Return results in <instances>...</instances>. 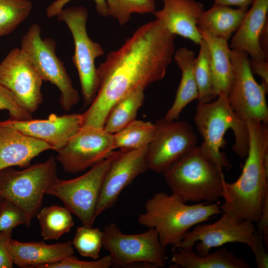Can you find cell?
<instances>
[{
  "label": "cell",
  "mask_w": 268,
  "mask_h": 268,
  "mask_svg": "<svg viewBox=\"0 0 268 268\" xmlns=\"http://www.w3.org/2000/svg\"><path fill=\"white\" fill-rule=\"evenodd\" d=\"M176 35L157 19L139 27L97 68L99 88L82 114V127L103 129L113 106L138 88L162 79L175 52Z\"/></svg>",
  "instance_id": "1"
},
{
  "label": "cell",
  "mask_w": 268,
  "mask_h": 268,
  "mask_svg": "<svg viewBox=\"0 0 268 268\" xmlns=\"http://www.w3.org/2000/svg\"><path fill=\"white\" fill-rule=\"evenodd\" d=\"M246 122L249 135L247 159L238 179L224 182V202L220 207L222 213L237 220L254 223L258 220L268 198V172L264 165V157L268 151V129L258 120Z\"/></svg>",
  "instance_id": "2"
},
{
  "label": "cell",
  "mask_w": 268,
  "mask_h": 268,
  "mask_svg": "<svg viewBox=\"0 0 268 268\" xmlns=\"http://www.w3.org/2000/svg\"><path fill=\"white\" fill-rule=\"evenodd\" d=\"M194 121L202 138L201 152L207 160L222 169L229 166L225 154L220 150L226 142L224 135L230 129L235 136L233 151L241 158L247 156L249 135L246 122L234 112L226 94H219L214 101L199 103Z\"/></svg>",
  "instance_id": "3"
},
{
  "label": "cell",
  "mask_w": 268,
  "mask_h": 268,
  "mask_svg": "<svg viewBox=\"0 0 268 268\" xmlns=\"http://www.w3.org/2000/svg\"><path fill=\"white\" fill-rule=\"evenodd\" d=\"M144 208L138 217V223L155 229L164 248H176L192 227L222 213L218 203L187 204L176 195L164 192L154 194L145 202Z\"/></svg>",
  "instance_id": "4"
},
{
  "label": "cell",
  "mask_w": 268,
  "mask_h": 268,
  "mask_svg": "<svg viewBox=\"0 0 268 268\" xmlns=\"http://www.w3.org/2000/svg\"><path fill=\"white\" fill-rule=\"evenodd\" d=\"M221 168L211 163L196 146L163 172L172 193L185 202H216L225 181Z\"/></svg>",
  "instance_id": "5"
},
{
  "label": "cell",
  "mask_w": 268,
  "mask_h": 268,
  "mask_svg": "<svg viewBox=\"0 0 268 268\" xmlns=\"http://www.w3.org/2000/svg\"><path fill=\"white\" fill-rule=\"evenodd\" d=\"M58 178L54 156L17 170L8 167L0 170V200L15 204L25 213L29 225L41 208L44 196Z\"/></svg>",
  "instance_id": "6"
},
{
  "label": "cell",
  "mask_w": 268,
  "mask_h": 268,
  "mask_svg": "<svg viewBox=\"0 0 268 268\" xmlns=\"http://www.w3.org/2000/svg\"><path fill=\"white\" fill-rule=\"evenodd\" d=\"M102 231L103 248L109 253L112 267L138 265L157 268L165 265L166 251L155 229L149 228L139 234H125L115 223L111 222L105 225Z\"/></svg>",
  "instance_id": "7"
},
{
  "label": "cell",
  "mask_w": 268,
  "mask_h": 268,
  "mask_svg": "<svg viewBox=\"0 0 268 268\" xmlns=\"http://www.w3.org/2000/svg\"><path fill=\"white\" fill-rule=\"evenodd\" d=\"M41 28L32 24L21 41V49L36 70L43 81H49L60 91V104L69 111L79 100L77 90L74 88L64 64L56 54V43L52 38H42Z\"/></svg>",
  "instance_id": "8"
},
{
  "label": "cell",
  "mask_w": 268,
  "mask_h": 268,
  "mask_svg": "<svg viewBox=\"0 0 268 268\" xmlns=\"http://www.w3.org/2000/svg\"><path fill=\"white\" fill-rule=\"evenodd\" d=\"M64 22L73 37L74 52L73 64L78 72L84 105H90L99 88V80L95 60L104 53L101 45L92 41L88 35L86 22L88 12L83 6L63 9L57 15Z\"/></svg>",
  "instance_id": "9"
},
{
  "label": "cell",
  "mask_w": 268,
  "mask_h": 268,
  "mask_svg": "<svg viewBox=\"0 0 268 268\" xmlns=\"http://www.w3.org/2000/svg\"><path fill=\"white\" fill-rule=\"evenodd\" d=\"M109 163V159L107 157L76 178L69 180L58 178L48 189L46 194L62 201L83 225L92 227L96 219V209Z\"/></svg>",
  "instance_id": "10"
},
{
  "label": "cell",
  "mask_w": 268,
  "mask_h": 268,
  "mask_svg": "<svg viewBox=\"0 0 268 268\" xmlns=\"http://www.w3.org/2000/svg\"><path fill=\"white\" fill-rule=\"evenodd\" d=\"M231 50L233 79L227 95L228 102L241 119L258 120L267 125L268 107L266 95L268 89L255 80L248 54Z\"/></svg>",
  "instance_id": "11"
},
{
  "label": "cell",
  "mask_w": 268,
  "mask_h": 268,
  "mask_svg": "<svg viewBox=\"0 0 268 268\" xmlns=\"http://www.w3.org/2000/svg\"><path fill=\"white\" fill-rule=\"evenodd\" d=\"M154 124L146 158L148 169L160 173L197 146L198 137L186 121H168L163 118Z\"/></svg>",
  "instance_id": "12"
},
{
  "label": "cell",
  "mask_w": 268,
  "mask_h": 268,
  "mask_svg": "<svg viewBox=\"0 0 268 268\" xmlns=\"http://www.w3.org/2000/svg\"><path fill=\"white\" fill-rule=\"evenodd\" d=\"M114 150L113 134L104 129L83 127L56 151V159L65 172L76 174L106 158Z\"/></svg>",
  "instance_id": "13"
},
{
  "label": "cell",
  "mask_w": 268,
  "mask_h": 268,
  "mask_svg": "<svg viewBox=\"0 0 268 268\" xmlns=\"http://www.w3.org/2000/svg\"><path fill=\"white\" fill-rule=\"evenodd\" d=\"M148 146L137 149L113 151L107 157L109 163L101 186L96 218L114 206L123 190L148 169Z\"/></svg>",
  "instance_id": "14"
},
{
  "label": "cell",
  "mask_w": 268,
  "mask_h": 268,
  "mask_svg": "<svg viewBox=\"0 0 268 268\" xmlns=\"http://www.w3.org/2000/svg\"><path fill=\"white\" fill-rule=\"evenodd\" d=\"M43 80L21 48L12 49L0 64V84L31 114L42 103Z\"/></svg>",
  "instance_id": "15"
},
{
  "label": "cell",
  "mask_w": 268,
  "mask_h": 268,
  "mask_svg": "<svg viewBox=\"0 0 268 268\" xmlns=\"http://www.w3.org/2000/svg\"><path fill=\"white\" fill-rule=\"evenodd\" d=\"M256 229L253 222L237 220L222 213L216 222L211 224H198L187 231L176 248L193 250L196 243L197 253L204 256L210 249L225 244L240 243L248 245Z\"/></svg>",
  "instance_id": "16"
},
{
  "label": "cell",
  "mask_w": 268,
  "mask_h": 268,
  "mask_svg": "<svg viewBox=\"0 0 268 268\" xmlns=\"http://www.w3.org/2000/svg\"><path fill=\"white\" fill-rule=\"evenodd\" d=\"M83 123L82 114H52L46 119L18 120L9 118L0 122V126L14 129L41 140L57 151L81 129Z\"/></svg>",
  "instance_id": "17"
},
{
  "label": "cell",
  "mask_w": 268,
  "mask_h": 268,
  "mask_svg": "<svg viewBox=\"0 0 268 268\" xmlns=\"http://www.w3.org/2000/svg\"><path fill=\"white\" fill-rule=\"evenodd\" d=\"M163 7L153 13L172 34L199 45L202 40L198 28L204 11L203 4L195 0H162Z\"/></svg>",
  "instance_id": "18"
},
{
  "label": "cell",
  "mask_w": 268,
  "mask_h": 268,
  "mask_svg": "<svg viewBox=\"0 0 268 268\" xmlns=\"http://www.w3.org/2000/svg\"><path fill=\"white\" fill-rule=\"evenodd\" d=\"M8 248L13 264L25 268H41L44 265L59 262L74 254L71 241L47 244L43 241L23 242L11 238Z\"/></svg>",
  "instance_id": "19"
},
{
  "label": "cell",
  "mask_w": 268,
  "mask_h": 268,
  "mask_svg": "<svg viewBox=\"0 0 268 268\" xmlns=\"http://www.w3.org/2000/svg\"><path fill=\"white\" fill-rule=\"evenodd\" d=\"M49 150L52 148L47 143L0 126V170L14 166L26 168L33 158Z\"/></svg>",
  "instance_id": "20"
},
{
  "label": "cell",
  "mask_w": 268,
  "mask_h": 268,
  "mask_svg": "<svg viewBox=\"0 0 268 268\" xmlns=\"http://www.w3.org/2000/svg\"><path fill=\"white\" fill-rule=\"evenodd\" d=\"M268 0H255L248 10L230 44L232 50L246 52L252 60L267 59L260 38L268 22Z\"/></svg>",
  "instance_id": "21"
},
{
  "label": "cell",
  "mask_w": 268,
  "mask_h": 268,
  "mask_svg": "<svg viewBox=\"0 0 268 268\" xmlns=\"http://www.w3.org/2000/svg\"><path fill=\"white\" fill-rule=\"evenodd\" d=\"M173 58L181 71V79L174 102L164 118L168 121L177 120L183 109L199 97L194 72L196 58L194 52L181 47L175 51Z\"/></svg>",
  "instance_id": "22"
},
{
  "label": "cell",
  "mask_w": 268,
  "mask_h": 268,
  "mask_svg": "<svg viewBox=\"0 0 268 268\" xmlns=\"http://www.w3.org/2000/svg\"><path fill=\"white\" fill-rule=\"evenodd\" d=\"M209 52L212 87L215 95H227L233 79L231 49L228 40L216 37L199 29Z\"/></svg>",
  "instance_id": "23"
},
{
  "label": "cell",
  "mask_w": 268,
  "mask_h": 268,
  "mask_svg": "<svg viewBox=\"0 0 268 268\" xmlns=\"http://www.w3.org/2000/svg\"><path fill=\"white\" fill-rule=\"evenodd\" d=\"M172 268H250L242 258L237 257L226 247L201 256L193 250L173 248Z\"/></svg>",
  "instance_id": "24"
},
{
  "label": "cell",
  "mask_w": 268,
  "mask_h": 268,
  "mask_svg": "<svg viewBox=\"0 0 268 268\" xmlns=\"http://www.w3.org/2000/svg\"><path fill=\"white\" fill-rule=\"evenodd\" d=\"M247 10L214 4L202 12L198 21V28L214 36L228 40L239 27Z\"/></svg>",
  "instance_id": "25"
},
{
  "label": "cell",
  "mask_w": 268,
  "mask_h": 268,
  "mask_svg": "<svg viewBox=\"0 0 268 268\" xmlns=\"http://www.w3.org/2000/svg\"><path fill=\"white\" fill-rule=\"evenodd\" d=\"M143 88H138L118 101L107 117L104 130L113 134L135 120L144 99Z\"/></svg>",
  "instance_id": "26"
},
{
  "label": "cell",
  "mask_w": 268,
  "mask_h": 268,
  "mask_svg": "<svg viewBox=\"0 0 268 268\" xmlns=\"http://www.w3.org/2000/svg\"><path fill=\"white\" fill-rule=\"evenodd\" d=\"M71 214L65 206L53 205L41 208L36 217L43 239L57 240L69 232L74 225Z\"/></svg>",
  "instance_id": "27"
},
{
  "label": "cell",
  "mask_w": 268,
  "mask_h": 268,
  "mask_svg": "<svg viewBox=\"0 0 268 268\" xmlns=\"http://www.w3.org/2000/svg\"><path fill=\"white\" fill-rule=\"evenodd\" d=\"M155 130L154 124L134 120L113 134L114 149L128 150L146 147L151 142Z\"/></svg>",
  "instance_id": "28"
},
{
  "label": "cell",
  "mask_w": 268,
  "mask_h": 268,
  "mask_svg": "<svg viewBox=\"0 0 268 268\" xmlns=\"http://www.w3.org/2000/svg\"><path fill=\"white\" fill-rule=\"evenodd\" d=\"M200 51L196 58L194 72L199 92V103H207L217 97L212 87V72L209 52L205 42L202 39L199 44Z\"/></svg>",
  "instance_id": "29"
},
{
  "label": "cell",
  "mask_w": 268,
  "mask_h": 268,
  "mask_svg": "<svg viewBox=\"0 0 268 268\" xmlns=\"http://www.w3.org/2000/svg\"><path fill=\"white\" fill-rule=\"evenodd\" d=\"M28 0H0V37L10 34L29 15Z\"/></svg>",
  "instance_id": "30"
},
{
  "label": "cell",
  "mask_w": 268,
  "mask_h": 268,
  "mask_svg": "<svg viewBox=\"0 0 268 268\" xmlns=\"http://www.w3.org/2000/svg\"><path fill=\"white\" fill-rule=\"evenodd\" d=\"M103 231L85 225L78 227L72 242V246L82 256L96 260L103 247Z\"/></svg>",
  "instance_id": "31"
},
{
  "label": "cell",
  "mask_w": 268,
  "mask_h": 268,
  "mask_svg": "<svg viewBox=\"0 0 268 268\" xmlns=\"http://www.w3.org/2000/svg\"><path fill=\"white\" fill-rule=\"evenodd\" d=\"M106 2L108 15L122 25L129 22L134 13L145 14L155 9L154 0H106Z\"/></svg>",
  "instance_id": "32"
},
{
  "label": "cell",
  "mask_w": 268,
  "mask_h": 268,
  "mask_svg": "<svg viewBox=\"0 0 268 268\" xmlns=\"http://www.w3.org/2000/svg\"><path fill=\"white\" fill-rule=\"evenodd\" d=\"M20 225L29 227L24 212L11 201L3 199L0 201V232L12 231Z\"/></svg>",
  "instance_id": "33"
},
{
  "label": "cell",
  "mask_w": 268,
  "mask_h": 268,
  "mask_svg": "<svg viewBox=\"0 0 268 268\" xmlns=\"http://www.w3.org/2000/svg\"><path fill=\"white\" fill-rule=\"evenodd\" d=\"M112 266V259L110 255L93 261H81L72 255L59 262L44 265L41 268H109Z\"/></svg>",
  "instance_id": "34"
},
{
  "label": "cell",
  "mask_w": 268,
  "mask_h": 268,
  "mask_svg": "<svg viewBox=\"0 0 268 268\" xmlns=\"http://www.w3.org/2000/svg\"><path fill=\"white\" fill-rule=\"evenodd\" d=\"M7 110L11 119L25 120L32 119V114L23 108L12 93L0 84V110Z\"/></svg>",
  "instance_id": "35"
},
{
  "label": "cell",
  "mask_w": 268,
  "mask_h": 268,
  "mask_svg": "<svg viewBox=\"0 0 268 268\" xmlns=\"http://www.w3.org/2000/svg\"><path fill=\"white\" fill-rule=\"evenodd\" d=\"M263 240L262 233L256 230L248 245L254 254L258 268H268V254L264 246Z\"/></svg>",
  "instance_id": "36"
},
{
  "label": "cell",
  "mask_w": 268,
  "mask_h": 268,
  "mask_svg": "<svg viewBox=\"0 0 268 268\" xmlns=\"http://www.w3.org/2000/svg\"><path fill=\"white\" fill-rule=\"evenodd\" d=\"M72 0H56L47 8L46 15L49 18L57 16L63 9L64 6ZM96 4L98 13L104 17L108 16L106 0H93Z\"/></svg>",
  "instance_id": "37"
},
{
  "label": "cell",
  "mask_w": 268,
  "mask_h": 268,
  "mask_svg": "<svg viewBox=\"0 0 268 268\" xmlns=\"http://www.w3.org/2000/svg\"><path fill=\"white\" fill-rule=\"evenodd\" d=\"M11 235L12 231L0 232V268H11L13 267L8 248Z\"/></svg>",
  "instance_id": "38"
},
{
  "label": "cell",
  "mask_w": 268,
  "mask_h": 268,
  "mask_svg": "<svg viewBox=\"0 0 268 268\" xmlns=\"http://www.w3.org/2000/svg\"><path fill=\"white\" fill-rule=\"evenodd\" d=\"M251 69L262 79V84L268 89V61L267 59L249 60Z\"/></svg>",
  "instance_id": "39"
},
{
  "label": "cell",
  "mask_w": 268,
  "mask_h": 268,
  "mask_svg": "<svg viewBox=\"0 0 268 268\" xmlns=\"http://www.w3.org/2000/svg\"><path fill=\"white\" fill-rule=\"evenodd\" d=\"M258 232L262 233L265 243H268V198L263 204L261 215L256 222Z\"/></svg>",
  "instance_id": "40"
},
{
  "label": "cell",
  "mask_w": 268,
  "mask_h": 268,
  "mask_svg": "<svg viewBox=\"0 0 268 268\" xmlns=\"http://www.w3.org/2000/svg\"><path fill=\"white\" fill-rule=\"evenodd\" d=\"M214 4L226 6H236L248 10V6L252 4L255 0H213Z\"/></svg>",
  "instance_id": "41"
},
{
  "label": "cell",
  "mask_w": 268,
  "mask_h": 268,
  "mask_svg": "<svg viewBox=\"0 0 268 268\" xmlns=\"http://www.w3.org/2000/svg\"><path fill=\"white\" fill-rule=\"evenodd\" d=\"M268 22L265 25L260 38L261 48L265 54L268 56Z\"/></svg>",
  "instance_id": "42"
},
{
  "label": "cell",
  "mask_w": 268,
  "mask_h": 268,
  "mask_svg": "<svg viewBox=\"0 0 268 268\" xmlns=\"http://www.w3.org/2000/svg\"></svg>",
  "instance_id": "43"
}]
</instances>
